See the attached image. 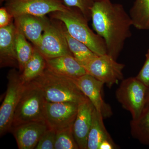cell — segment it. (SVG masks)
Instances as JSON below:
<instances>
[{
    "label": "cell",
    "mask_w": 149,
    "mask_h": 149,
    "mask_svg": "<svg viewBox=\"0 0 149 149\" xmlns=\"http://www.w3.org/2000/svg\"><path fill=\"white\" fill-rule=\"evenodd\" d=\"M91 12L93 29L104 41L108 54L116 60L132 35L130 15L122 5L110 0L95 1Z\"/></svg>",
    "instance_id": "1"
},
{
    "label": "cell",
    "mask_w": 149,
    "mask_h": 149,
    "mask_svg": "<svg viewBox=\"0 0 149 149\" xmlns=\"http://www.w3.org/2000/svg\"><path fill=\"white\" fill-rule=\"evenodd\" d=\"M42 91L48 102H71L79 104L87 100L74 78L61 75L46 68L33 81Z\"/></svg>",
    "instance_id": "2"
},
{
    "label": "cell",
    "mask_w": 149,
    "mask_h": 149,
    "mask_svg": "<svg viewBox=\"0 0 149 149\" xmlns=\"http://www.w3.org/2000/svg\"><path fill=\"white\" fill-rule=\"evenodd\" d=\"M56 19L62 22L70 36L82 42L97 55L107 54L105 43L103 38L91 30L86 19L80 10L70 8L65 11L54 13Z\"/></svg>",
    "instance_id": "3"
},
{
    "label": "cell",
    "mask_w": 149,
    "mask_h": 149,
    "mask_svg": "<svg viewBox=\"0 0 149 149\" xmlns=\"http://www.w3.org/2000/svg\"><path fill=\"white\" fill-rule=\"evenodd\" d=\"M46 102L42 92L35 83L24 85L15 112L11 129L27 123L45 121Z\"/></svg>",
    "instance_id": "4"
},
{
    "label": "cell",
    "mask_w": 149,
    "mask_h": 149,
    "mask_svg": "<svg viewBox=\"0 0 149 149\" xmlns=\"http://www.w3.org/2000/svg\"><path fill=\"white\" fill-rule=\"evenodd\" d=\"M148 88L136 77L123 80L116 92V97L123 107L130 112L132 120L138 119L146 105Z\"/></svg>",
    "instance_id": "5"
},
{
    "label": "cell",
    "mask_w": 149,
    "mask_h": 149,
    "mask_svg": "<svg viewBox=\"0 0 149 149\" xmlns=\"http://www.w3.org/2000/svg\"><path fill=\"white\" fill-rule=\"evenodd\" d=\"M7 88L0 107V135L1 137L11 131L15 112L23 91L24 85L20 74L15 69L9 72Z\"/></svg>",
    "instance_id": "6"
},
{
    "label": "cell",
    "mask_w": 149,
    "mask_h": 149,
    "mask_svg": "<svg viewBox=\"0 0 149 149\" xmlns=\"http://www.w3.org/2000/svg\"><path fill=\"white\" fill-rule=\"evenodd\" d=\"M125 65L116 61L108 54L97 55L84 67L87 74L101 81L111 88L123 80V70Z\"/></svg>",
    "instance_id": "7"
},
{
    "label": "cell",
    "mask_w": 149,
    "mask_h": 149,
    "mask_svg": "<svg viewBox=\"0 0 149 149\" xmlns=\"http://www.w3.org/2000/svg\"><path fill=\"white\" fill-rule=\"evenodd\" d=\"M6 8L14 18L22 15L44 17L51 13L65 11L70 8L63 0H8Z\"/></svg>",
    "instance_id": "8"
},
{
    "label": "cell",
    "mask_w": 149,
    "mask_h": 149,
    "mask_svg": "<svg viewBox=\"0 0 149 149\" xmlns=\"http://www.w3.org/2000/svg\"><path fill=\"white\" fill-rule=\"evenodd\" d=\"M35 48L45 59L72 54L70 50L63 29L49 24Z\"/></svg>",
    "instance_id": "9"
},
{
    "label": "cell",
    "mask_w": 149,
    "mask_h": 149,
    "mask_svg": "<svg viewBox=\"0 0 149 149\" xmlns=\"http://www.w3.org/2000/svg\"><path fill=\"white\" fill-rule=\"evenodd\" d=\"M78 104L71 102H46L45 121L48 128L58 131L73 125Z\"/></svg>",
    "instance_id": "10"
},
{
    "label": "cell",
    "mask_w": 149,
    "mask_h": 149,
    "mask_svg": "<svg viewBox=\"0 0 149 149\" xmlns=\"http://www.w3.org/2000/svg\"><path fill=\"white\" fill-rule=\"evenodd\" d=\"M74 80L80 91L103 118L110 117L113 114L111 108L102 97V90L104 83L88 74L74 78Z\"/></svg>",
    "instance_id": "11"
},
{
    "label": "cell",
    "mask_w": 149,
    "mask_h": 149,
    "mask_svg": "<svg viewBox=\"0 0 149 149\" xmlns=\"http://www.w3.org/2000/svg\"><path fill=\"white\" fill-rule=\"evenodd\" d=\"M48 127L45 121L27 123L12 128L19 149H35Z\"/></svg>",
    "instance_id": "12"
},
{
    "label": "cell",
    "mask_w": 149,
    "mask_h": 149,
    "mask_svg": "<svg viewBox=\"0 0 149 149\" xmlns=\"http://www.w3.org/2000/svg\"><path fill=\"white\" fill-rule=\"evenodd\" d=\"M95 108L88 98L78 104L77 116L72 126V130L79 149H87L88 136Z\"/></svg>",
    "instance_id": "13"
},
{
    "label": "cell",
    "mask_w": 149,
    "mask_h": 149,
    "mask_svg": "<svg viewBox=\"0 0 149 149\" xmlns=\"http://www.w3.org/2000/svg\"><path fill=\"white\" fill-rule=\"evenodd\" d=\"M15 25L27 38L36 46L50 22L45 16L22 15L15 17Z\"/></svg>",
    "instance_id": "14"
},
{
    "label": "cell",
    "mask_w": 149,
    "mask_h": 149,
    "mask_svg": "<svg viewBox=\"0 0 149 149\" xmlns=\"http://www.w3.org/2000/svg\"><path fill=\"white\" fill-rule=\"evenodd\" d=\"M45 59L47 68L58 74L72 78L87 74L85 68L72 54Z\"/></svg>",
    "instance_id": "15"
},
{
    "label": "cell",
    "mask_w": 149,
    "mask_h": 149,
    "mask_svg": "<svg viewBox=\"0 0 149 149\" xmlns=\"http://www.w3.org/2000/svg\"><path fill=\"white\" fill-rule=\"evenodd\" d=\"M16 27L12 22L0 28V57L2 66H13L18 61L15 50Z\"/></svg>",
    "instance_id": "16"
},
{
    "label": "cell",
    "mask_w": 149,
    "mask_h": 149,
    "mask_svg": "<svg viewBox=\"0 0 149 149\" xmlns=\"http://www.w3.org/2000/svg\"><path fill=\"white\" fill-rule=\"evenodd\" d=\"M102 115L94 109L92 125L88 135L87 149H99L102 141L112 140L103 122Z\"/></svg>",
    "instance_id": "17"
},
{
    "label": "cell",
    "mask_w": 149,
    "mask_h": 149,
    "mask_svg": "<svg viewBox=\"0 0 149 149\" xmlns=\"http://www.w3.org/2000/svg\"><path fill=\"white\" fill-rule=\"evenodd\" d=\"M47 68L45 58L35 48L34 53L20 74V79L24 85L31 83L40 76Z\"/></svg>",
    "instance_id": "18"
},
{
    "label": "cell",
    "mask_w": 149,
    "mask_h": 149,
    "mask_svg": "<svg viewBox=\"0 0 149 149\" xmlns=\"http://www.w3.org/2000/svg\"><path fill=\"white\" fill-rule=\"evenodd\" d=\"M130 125L133 138L141 143L149 146V104L146 105L139 118L131 120Z\"/></svg>",
    "instance_id": "19"
},
{
    "label": "cell",
    "mask_w": 149,
    "mask_h": 149,
    "mask_svg": "<svg viewBox=\"0 0 149 149\" xmlns=\"http://www.w3.org/2000/svg\"><path fill=\"white\" fill-rule=\"evenodd\" d=\"M63 31L70 50L74 58L83 66L97 56L84 43L70 36L66 29H63Z\"/></svg>",
    "instance_id": "20"
},
{
    "label": "cell",
    "mask_w": 149,
    "mask_h": 149,
    "mask_svg": "<svg viewBox=\"0 0 149 149\" xmlns=\"http://www.w3.org/2000/svg\"><path fill=\"white\" fill-rule=\"evenodd\" d=\"M129 15L136 29H149V0H136Z\"/></svg>",
    "instance_id": "21"
},
{
    "label": "cell",
    "mask_w": 149,
    "mask_h": 149,
    "mask_svg": "<svg viewBox=\"0 0 149 149\" xmlns=\"http://www.w3.org/2000/svg\"><path fill=\"white\" fill-rule=\"evenodd\" d=\"M15 33V50L18 68L22 72L25 65L29 61L34 53L35 48L32 47L27 39L19 29L16 28Z\"/></svg>",
    "instance_id": "22"
},
{
    "label": "cell",
    "mask_w": 149,
    "mask_h": 149,
    "mask_svg": "<svg viewBox=\"0 0 149 149\" xmlns=\"http://www.w3.org/2000/svg\"><path fill=\"white\" fill-rule=\"evenodd\" d=\"M72 126L56 131L55 149H79L73 135Z\"/></svg>",
    "instance_id": "23"
},
{
    "label": "cell",
    "mask_w": 149,
    "mask_h": 149,
    "mask_svg": "<svg viewBox=\"0 0 149 149\" xmlns=\"http://www.w3.org/2000/svg\"><path fill=\"white\" fill-rule=\"evenodd\" d=\"M63 1L67 6L70 8H74L79 10L88 21L91 19V8L95 2V0Z\"/></svg>",
    "instance_id": "24"
},
{
    "label": "cell",
    "mask_w": 149,
    "mask_h": 149,
    "mask_svg": "<svg viewBox=\"0 0 149 149\" xmlns=\"http://www.w3.org/2000/svg\"><path fill=\"white\" fill-rule=\"evenodd\" d=\"M56 131L48 128L41 137L36 149H55Z\"/></svg>",
    "instance_id": "25"
},
{
    "label": "cell",
    "mask_w": 149,
    "mask_h": 149,
    "mask_svg": "<svg viewBox=\"0 0 149 149\" xmlns=\"http://www.w3.org/2000/svg\"><path fill=\"white\" fill-rule=\"evenodd\" d=\"M146 60L143 66L136 78L148 88H149V49L146 54Z\"/></svg>",
    "instance_id": "26"
},
{
    "label": "cell",
    "mask_w": 149,
    "mask_h": 149,
    "mask_svg": "<svg viewBox=\"0 0 149 149\" xmlns=\"http://www.w3.org/2000/svg\"><path fill=\"white\" fill-rule=\"evenodd\" d=\"M13 16L6 7L0 9V28L6 27L11 23Z\"/></svg>",
    "instance_id": "27"
},
{
    "label": "cell",
    "mask_w": 149,
    "mask_h": 149,
    "mask_svg": "<svg viewBox=\"0 0 149 149\" xmlns=\"http://www.w3.org/2000/svg\"><path fill=\"white\" fill-rule=\"evenodd\" d=\"M118 148L117 146L112 140H105L102 142L99 149H114Z\"/></svg>",
    "instance_id": "28"
},
{
    "label": "cell",
    "mask_w": 149,
    "mask_h": 149,
    "mask_svg": "<svg viewBox=\"0 0 149 149\" xmlns=\"http://www.w3.org/2000/svg\"><path fill=\"white\" fill-rule=\"evenodd\" d=\"M149 104V88H148L146 95V104Z\"/></svg>",
    "instance_id": "29"
},
{
    "label": "cell",
    "mask_w": 149,
    "mask_h": 149,
    "mask_svg": "<svg viewBox=\"0 0 149 149\" xmlns=\"http://www.w3.org/2000/svg\"><path fill=\"white\" fill-rule=\"evenodd\" d=\"M101 1V0H95V1Z\"/></svg>",
    "instance_id": "30"
},
{
    "label": "cell",
    "mask_w": 149,
    "mask_h": 149,
    "mask_svg": "<svg viewBox=\"0 0 149 149\" xmlns=\"http://www.w3.org/2000/svg\"><path fill=\"white\" fill-rule=\"evenodd\" d=\"M2 1H8V0H2Z\"/></svg>",
    "instance_id": "31"
}]
</instances>
